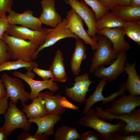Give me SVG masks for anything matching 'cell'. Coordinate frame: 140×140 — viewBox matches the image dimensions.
Here are the masks:
<instances>
[{
	"label": "cell",
	"instance_id": "cell-1",
	"mask_svg": "<svg viewBox=\"0 0 140 140\" xmlns=\"http://www.w3.org/2000/svg\"><path fill=\"white\" fill-rule=\"evenodd\" d=\"M80 118L79 124L82 126L91 128L96 131L102 140H111L113 134L117 133L121 135V128L126 123L119 119V122L115 124L106 122L97 116L95 109L91 108Z\"/></svg>",
	"mask_w": 140,
	"mask_h": 140
},
{
	"label": "cell",
	"instance_id": "cell-2",
	"mask_svg": "<svg viewBox=\"0 0 140 140\" xmlns=\"http://www.w3.org/2000/svg\"><path fill=\"white\" fill-rule=\"evenodd\" d=\"M2 40L9 47L11 59L30 62L37 58V51L39 46L33 42L12 36L6 32Z\"/></svg>",
	"mask_w": 140,
	"mask_h": 140
},
{
	"label": "cell",
	"instance_id": "cell-3",
	"mask_svg": "<svg viewBox=\"0 0 140 140\" xmlns=\"http://www.w3.org/2000/svg\"><path fill=\"white\" fill-rule=\"evenodd\" d=\"M98 48L93 52V57L89 72L93 73L95 70L100 66L110 64L117 57V53L114 50L112 44L106 37L96 35Z\"/></svg>",
	"mask_w": 140,
	"mask_h": 140
},
{
	"label": "cell",
	"instance_id": "cell-4",
	"mask_svg": "<svg viewBox=\"0 0 140 140\" xmlns=\"http://www.w3.org/2000/svg\"><path fill=\"white\" fill-rule=\"evenodd\" d=\"M96 114L99 117L112 121L115 118L121 120L126 123L121 128L122 134L129 135L133 132H140V109H134L130 114L115 116L105 111L101 107H96Z\"/></svg>",
	"mask_w": 140,
	"mask_h": 140
},
{
	"label": "cell",
	"instance_id": "cell-5",
	"mask_svg": "<svg viewBox=\"0 0 140 140\" xmlns=\"http://www.w3.org/2000/svg\"><path fill=\"white\" fill-rule=\"evenodd\" d=\"M9 105L7 111L4 114L5 121L2 127L8 135L11 134L14 130L17 128L30 131L31 123L28 121L24 112L19 110L15 104L10 101Z\"/></svg>",
	"mask_w": 140,
	"mask_h": 140
},
{
	"label": "cell",
	"instance_id": "cell-6",
	"mask_svg": "<svg viewBox=\"0 0 140 140\" xmlns=\"http://www.w3.org/2000/svg\"><path fill=\"white\" fill-rule=\"evenodd\" d=\"M13 74L23 80L29 85L31 89L29 93L30 99L32 101L37 97L40 92L44 89H48L51 92H55L59 89L57 83L54 82L53 78L42 81L35 80L34 79L35 75L32 71H27L25 74L20 71H15Z\"/></svg>",
	"mask_w": 140,
	"mask_h": 140
},
{
	"label": "cell",
	"instance_id": "cell-7",
	"mask_svg": "<svg viewBox=\"0 0 140 140\" xmlns=\"http://www.w3.org/2000/svg\"><path fill=\"white\" fill-rule=\"evenodd\" d=\"M12 77L3 73L1 79L6 88V96L11 99V101L15 104L20 100L22 104H25L30 99L29 93L25 90L24 84L19 78Z\"/></svg>",
	"mask_w": 140,
	"mask_h": 140
},
{
	"label": "cell",
	"instance_id": "cell-8",
	"mask_svg": "<svg viewBox=\"0 0 140 140\" xmlns=\"http://www.w3.org/2000/svg\"><path fill=\"white\" fill-rule=\"evenodd\" d=\"M126 52L122 50L118 53L117 58L108 67H105L102 66L96 68L93 73L95 76L100 79L106 77L107 80L110 82L116 80L125 71V64L127 59Z\"/></svg>",
	"mask_w": 140,
	"mask_h": 140
},
{
	"label": "cell",
	"instance_id": "cell-9",
	"mask_svg": "<svg viewBox=\"0 0 140 140\" xmlns=\"http://www.w3.org/2000/svg\"><path fill=\"white\" fill-rule=\"evenodd\" d=\"M49 32V28H42L40 30H36L15 24H9L6 32L15 37L26 40H28L40 46L44 43Z\"/></svg>",
	"mask_w": 140,
	"mask_h": 140
},
{
	"label": "cell",
	"instance_id": "cell-10",
	"mask_svg": "<svg viewBox=\"0 0 140 140\" xmlns=\"http://www.w3.org/2000/svg\"><path fill=\"white\" fill-rule=\"evenodd\" d=\"M107 78L105 76L101 79L94 93L86 99L83 114H85L91 107L97 102L102 101L104 104H108L114 101L118 96H121L124 94L126 91L125 82H123L120 85L119 89L118 91L106 97H104L102 94V92L104 87L107 83Z\"/></svg>",
	"mask_w": 140,
	"mask_h": 140
},
{
	"label": "cell",
	"instance_id": "cell-11",
	"mask_svg": "<svg viewBox=\"0 0 140 140\" xmlns=\"http://www.w3.org/2000/svg\"><path fill=\"white\" fill-rule=\"evenodd\" d=\"M67 4L69 5L75 12L83 19L88 29L87 32L91 37H95L97 30L95 26L96 19L95 13L92 9L83 0H63Z\"/></svg>",
	"mask_w": 140,
	"mask_h": 140
},
{
	"label": "cell",
	"instance_id": "cell-12",
	"mask_svg": "<svg viewBox=\"0 0 140 140\" xmlns=\"http://www.w3.org/2000/svg\"><path fill=\"white\" fill-rule=\"evenodd\" d=\"M68 23L66 27L75 34L81 38L85 44H89L93 50L98 47L96 36L94 37H90L85 30L83 26V20L72 9L67 12Z\"/></svg>",
	"mask_w": 140,
	"mask_h": 140
},
{
	"label": "cell",
	"instance_id": "cell-13",
	"mask_svg": "<svg viewBox=\"0 0 140 140\" xmlns=\"http://www.w3.org/2000/svg\"><path fill=\"white\" fill-rule=\"evenodd\" d=\"M117 100L112 101L110 107L104 110L108 113L115 115L128 114L140 106V96H133L130 94L124 95Z\"/></svg>",
	"mask_w": 140,
	"mask_h": 140
},
{
	"label": "cell",
	"instance_id": "cell-14",
	"mask_svg": "<svg viewBox=\"0 0 140 140\" xmlns=\"http://www.w3.org/2000/svg\"><path fill=\"white\" fill-rule=\"evenodd\" d=\"M74 81L73 87H65L66 94L74 101L83 103L85 101L86 94L91 89H89V87L93 82L89 79L88 75L86 73L75 76Z\"/></svg>",
	"mask_w": 140,
	"mask_h": 140
},
{
	"label": "cell",
	"instance_id": "cell-15",
	"mask_svg": "<svg viewBox=\"0 0 140 140\" xmlns=\"http://www.w3.org/2000/svg\"><path fill=\"white\" fill-rule=\"evenodd\" d=\"M8 12L7 17L9 24L20 25L33 30H39L42 28V24L39 18L34 16L31 10H28L19 13L11 9Z\"/></svg>",
	"mask_w": 140,
	"mask_h": 140
},
{
	"label": "cell",
	"instance_id": "cell-16",
	"mask_svg": "<svg viewBox=\"0 0 140 140\" xmlns=\"http://www.w3.org/2000/svg\"><path fill=\"white\" fill-rule=\"evenodd\" d=\"M68 23L67 18L63 19L62 22L53 29L49 28L44 43L38 48L37 53L45 48L52 46L60 40L66 38L71 37L76 39L79 38L73 33L66 27Z\"/></svg>",
	"mask_w": 140,
	"mask_h": 140
},
{
	"label": "cell",
	"instance_id": "cell-17",
	"mask_svg": "<svg viewBox=\"0 0 140 140\" xmlns=\"http://www.w3.org/2000/svg\"><path fill=\"white\" fill-rule=\"evenodd\" d=\"M96 34L108 38L111 42L114 50L117 53L122 50L127 51L131 48L130 43L125 41L123 27L103 29L97 31Z\"/></svg>",
	"mask_w": 140,
	"mask_h": 140
},
{
	"label": "cell",
	"instance_id": "cell-18",
	"mask_svg": "<svg viewBox=\"0 0 140 140\" xmlns=\"http://www.w3.org/2000/svg\"><path fill=\"white\" fill-rule=\"evenodd\" d=\"M40 4L42 9L39 18L40 22L42 24L55 28L62 20L56 11L54 0H42Z\"/></svg>",
	"mask_w": 140,
	"mask_h": 140
},
{
	"label": "cell",
	"instance_id": "cell-19",
	"mask_svg": "<svg viewBox=\"0 0 140 140\" xmlns=\"http://www.w3.org/2000/svg\"><path fill=\"white\" fill-rule=\"evenodd\" d=\"M61 119L60 115L53 114L38 118L29 119L28 121L37 124L38 128L35 134L40 135L44 134L47 136L54 135V126Z\"/></svg>",
	"mask_w": 140,
	"mask_h": 140
},
{
	"label": "cell",
	"instance_id": "cell-20",
	"mask_svg": "<svg viewBox=\"0 0 140 140\" xmlns=\"http://www.w3.org/2000/svg\"><path fill=\"white\" fill-rule=\"evenodd\" d=\"M137 63L136 61L132 63L126 62L124 68L128 77L125 82L126 90L133 96L140 94V76L135 69Z\"/></svg>",
	"mask_w": 140,
	"mask_h": 140
},
{
	"label": "cell",
	"instance_id": "cell-21",
	"mask_svg": "<svg viewBox=\"0 0 140 140\" xmlns=\"http://www.w3.org/2000/svg\"><path fill=\"white\" fill-rule=\"evenodd\" d=\"M40 96L44 101L47 115L55 114L62 115L65 111V108L62 106V100L63 97L59 94L54 95L53 92H40Z\"/></svg>",
	"mask_w": 140,
	"mask_h": 140
},
{
	"label": "cell",
	"instance_id": "cell-22",
	"mask_svg": "<svg viewBox=\"0 0 140 140\" xmlns=\"http://www.w3.org/2000/svg\"><path fill=\"white\" fill-rule=\"evenodd\" d=\"M64 58L60 50L55 53L49 69L53 75L54 81L65 82L68 78L66 72L64 61Z\"/></svg>",
	"mask_w": 140,
	"mask_h": 140
},
{
	"label": "cell",
	"instance_id": "cell-23",
	"mask_svg": "<svg viewBox=\"0 0 140 140\" xmlns=\"http://www.w3.org/2000/svg\"><path fill=\"white\" fill-rule=\"evenodd\" d=\"M29 105L22 104L23 111L26 114L27 118L33 119L41 117L47 115L44 101L40 95L34 98Z\"/></svg>",
	"mask_w": 140,
	"mask_h": 140
},
{
	"label": "cell",
	"instance_id": "cell-24",
	"mask_svg": "<svg viewBox=\"0 0 140 140\" xmlns=\"http://www.w3.org/2000/svg\"><path fill=\"white\" fill-rule=\"evenodd\" d=\"M86 49L83 40L80 38H76L75 48L70 63L71 69L75 75H78L80 72L82 62L86 58Z\"/></svg>",
	"mask_w": 140,
	"mask_h": 140
},
{
	"label": "cell",
	"instance_id": "cell-25",
	"mask_svg": "<svg viewBox=\"0 0 140 140\" xmlns=\"http://www.w3.org/2000/svg\"><path fill=\"white\" fill-rule=\"evenodd\" d=\"M112 11L125 22L140 20V6L134 7L117 6Z\"/></svg>",
	"mask_w": 140,
	"mask_h": 140
},
{
	"label": "cell",
	"instance_id": "cell-26",
	"mask_svg": "<svg viewBox=\"0 0 140 140\" xmlns=\"http://www.w3.org/2000/svg\"><path fill=\"white\" fill-rule=\"evenodd\" d=\"M125 23L111 11L107 13L99 20L96 21L95 26L98 31L105 29L123 27Z\"/></svg>",
	"mask_w": 140,
	"mask_h": 140
},
{
	"label": "cell",
	"instance_id": "cell-27",
	"mask_svg": "<svg viewBox=\"0 0 140 140\" xmlns=\"http://www.w3.org/2000/svg\"><path fill=\"white\" fill-rule=\"evenodd\" d=\"M37 63L33 61L27 62L21 60L7 61L0 65V72L5 71L15 70L24 68L27 71H32L35 67H37Z\"/></svg>",
	"mask_w": 140,
	"mask_h": 140
},
{
	"label": "cell",
	"instance_id": "cell-28",
	"mask_svg": "<svg viewBox=\"0 0 140 140\" xmlns=\"http://www.w3.org/2000/svg\"><path fill=\"white\" fill-rule=\"evenodd\" d=\"M53 135L54 140H77L80 136L75 128L66 125L58 128Z\"/></svg>",
	"mask_w": 140,
	"mask_h": 140
},
{
	"label": "cell",
	"instance_id": "cell-29",
	"mask_svg": "<svg viewBox=\"0 0 140 140\" xmlns=\"http://www.w3.org/2000/svg\"><path fill=\"white\" fill-rule=\"evenodd\" d=\"M135 20L125 22L123 29L125 35L140 45V22Z\"/></svg>",
	"mask_w": 140,
	"mask_h": 140
},
{
	"label": "cell",
	"instance_id": "cell-30",
	"mask_svg": "<svg viewBox=\"0 0 140 140\" xmlns=\"http://www.w3.org/2000/svg\"><path fill=\"white\" fill-rule=\"evenodd\" d=\"M83 0L93 11L96 21L99 20L106 14L109 12V10L102 6L97 0Z\"/></svg>",
	"mask_w": 140,
	"mask_h": 140
},
{
	"label": "cell",
	"instance_id": "cell-31",
	"mask_svg": "<svg viewBox=\"0 0 140 140\" xmlns=\"http://www.w3.org/2000/svg\"><path fill=\"white\" fill-rule=\"evenodd\" d=\"M11 58L9 47L3 40L0 39V65Z\"/></svg>",
	"mask_w": 140,
	"mask_h": 140
},
{
	"label": "cell",
	"instance_id": "cell-32",
	"mask_svg": "<svg viewBox=\"0 0 140 140\" xmlns=\"http://www.w3.org/2000/svg\"><path fill=\"white\" fill-rule=\"evenodd\" d=\"M47 136L44 134L38 135H31L26 131H24L18 136V140H47Z\"/></svg>",
	"mask_w": 140,
	"mask_h": 140
},
{
	"label": "cell",
	"instance_id": "cell-33",
	"mask_svg": "<svg viewBox=\"0 0 140 140\" xmlns=\"http://www.w3.org/2000/svg\"><path fill=\"white\" fill-rule=\"evenodd\" d=\"M140 132H133L129 135H122L115 133L113 136L111 140H139Z\"/></svg>",
	"mask_w": 140,
	"mask_h": 140
},
{
	"label": "cell",
	"instance_id": "cell-34",
	"mask_svg": "<svg viewBox=\"0 0 140 140\" xmlns=\"http://www.w3.org/2000/svg\"><path fill=\"white\" fill-rule=\"evenodd\" d=\"M13 0H0V16H6L7 12L11 9Z\"/></svg>",
	"mask_w": 140,
	"mask_h": 140
},
{
	"label": "cell",
	"instance_id": "cell-35",
	"mask_svg": "<svg viewBox=\"0 0 140 140\" xmlns=\"http://www.w3.org/2000/svg\"><path fill=\"white\" fill-rule=\"evenodd\" d=\"M33 70L34 73L41 78L43 80H48L50 78H52L53 77V74L50 69L47 70L35 67Z\"/></svg>",
	"mask_w": 140,
	"mask_h": 140
},
{
	"label": "cell",
	"instance_id": "cell-36",
	"mask_svg": "<svg viewBox=\"0 0 140 140\" xmlns=\"http://www.w3.org/2000/svg\"><path fill=\"white\" fill-rule=\"evenodd\" d=\"M78 140H101L98 134L94 133L91 130L87 131L82 134Z\"/></svg>",
	"mask_w": 140,
	"mask_h": 140
},
{
	"label": "cell",
	"instance_id": "cell-37",
	"mask_svg": "<svg viewBox=\"0 0 140 140\" xmlns=\"http://www.w3.org/2000/svg\"><path fill=\"white\" fill-rule=\"evenodd\" d=\"M9 25L7 16H0V39H2L3 35L6 31Z\"/></svg>",
	"mask_w": 140,
	"mask_h": 140
},
{
	"label": "cell",
	"instance_id": "cell-38",
	"mask_svg": "<svg viewBox=\"0 0 140 140\" xmlns=\"http://www.w3.org/2000/svg\"><path fill=\"white\" fill-rule=\"evenodd\" d=\"M104 7L113 10L118 6V0H97Z\"/></svg>",
	"mask_w": 140,
	"mask_h": 140
},
{
	"label": "cell",
	"instance_id": "cell-39",
	"mask_svg": "<svg viewBox=\"0 0 140 140\" xmlns=\"http://www.w3.org/2000/svg\"><path fill=\"white\" fill-rule=\"evenodd\" d=\"M9 98L6 96L0 98V115L4 114L9 107L8 100Z\"/></svg>",
	"mask_w": 140,
	"mask_h": 140
},
{
	"label": "cell",
	"instance_id": "cell-40",
	"mask_svg": "<svg viewBox=\"0 0 140 140\" xmlns=\"http://www.w3.org/2000/svg\"><path fill=\"white\" fill-rule=\"evenodd\" d=\"M6 92L3 85L1 79H0V98L5 96Z\"/></svg>",
	"mask_w": 140,
	"mask_h": 140
},
{
	"label": "cell",
	"instance_id": "cell-41",
	"mask_svg": "<svg viewBox=\"0 0 140 140\" xmlns=\"http://www.w3.org/2000/svg\"><path fill=\"white\" fill-rule=\"evenodd\" d=\"M118 6H131L130 0H118Z\"/></svg>",
	"mask_w": 140,
	"mask_h": 140
},
{
	"label": "cell",
	"instance_id": "cell-42",
	"mask_svg": "<svg viewBox=\"0 0 140 140\" xmlns=\"http://www.w3.org/2000/svg\"><path fill=\"white\" fill-rule=\"evenodd\" d=\"M8 134L2 127H0V140H6L7 139Z\"/></svg>",
	"mask_w": 140,
	"mask_h": 140
},
{
	"label": "cell",
	"instance_id": "cell-43",
	"mask_svg": "<svg viewBox=\"0 0 140 140\" xmlns=\"http://www.w3.org/2000/svg\"><path fill=\"white\" fill-rule=\"evenodd\" d=\"M131 6L134 7L140 6V0H130Z\"/></svg>",
	"mask_w": 140,
	"mask_h": 140
}]
</instances>
